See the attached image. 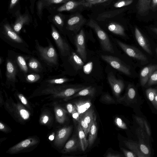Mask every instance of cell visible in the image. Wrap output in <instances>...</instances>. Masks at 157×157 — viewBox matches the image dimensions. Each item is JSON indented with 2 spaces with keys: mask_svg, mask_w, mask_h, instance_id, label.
I'll return each mask as SVG.
<instances>
[{
  "mask_svg": "<svg viewBox=\"0 0 157 157\" xmlns=\"http://www.w3.org/2000/svg\"><path fill=\"white\" fill-rule=\"evenodd\" d=\"M108 30L112 33L118 35L124 36L125 33L124 28L117 23L112 22L108 27Z\"/></svg>",
  "mask_w": 157,
  "mask_h": 157,
  "instance_id": "obj_25",
  "label": "cell"
},
{
  "mask_svg": "<svg viewBox=\"0 0 157 157\" xmlns=\"http://www.w3.org/2000/svg\"><path fill=\"white\" fill-rule=\"evenodd\" d=\"M157 89L149 88L146 90L147 96L148 99L152 103L156 108L155 102V98L157 92Z\"/></svg>",
  "mask_w": 157,
  "mask_h": 157,
  "instance_id": "obj_33",
  "label": "cell"
},
{
  "mask_svg": "<svg viewBox=\"0 0 157 157\" xmlns=\"http://www.w3.org/2000/svg\"><path fill=\"white\" fill-rule=\"evenodd\" d=\"M75 42L76 47L77 53L85 62L87 55L86 49L85 35L84 31L81 29L76 36Z\"/></svg>",
  "mask_w": 157,
  "mask_h": 157,
  "instance_id": "obj_8",
  "label": "cell"
},
{
  "mask_svg": "<svg viewBox=\"0 0 157 157\" xmlns=\"http://www.w3.org/2000/svg\"><path fill=\"white\" fill-rule=\"evenodd\" d=\"M88 139V146L91 147L94 143L97 134V124L95 119L94 118L92 124L89 132Z\"/></svg>",
  "mask_w": 157,
  "mask_h": 157,
  "instance_id": "obj_24",
  "label": "cell"
},
{
  "mask_svg": "<svg viewBox=\"0 0 157 157\" xmlns=\"http://www.w3.org/2000/svg\"><path fill=\"white\" fill-rule=\"evenodd\" d=\"M71 114L73 118L75 121H78L80 118V115L78 112L75 105L73 106V110Z\"/></svg>",
  "mask_w": 157,
  "mask_h": 157,
  "instance_id": "obj_42",
  "label": "cell"
},
{
  "mask_svg": "<svg viewBox=\"0 0 157 157\" xmlns=\"http://www.w3.org/2000/svg\"><path fill=\"white\" fill-rule=\"evenodd\" d=\"M78 124L81 126L83 130L86 137L89 133L90 128L88 125L83 120L82 116L80 115L79 120L78 121Z\"/></svg>",
  "mask_w": 157,
  "mask_h": 157,
  "instance_id": "obj_34",
  "label": "cell"
},
{
  "mask_svg": "<svg viewBox=\"0 0 157 157\" xmlns=\"http://www.w3.org/2000/svg\"><path fill=\"white\" fill-rule=\"evenodd\" d=\"M155 102L156 106V108L157 109V90L155 98Z\"/></svg>",
  "mask_w": 157,
  "mask_h": 157,
  "instance_id": "obj_56",
  "label": "cell"
},
{
  "mask_svg": "<svg viewBox=\"0 0 157 157\" xmlns=\"http://www.w3.org/2000/svg\"><path fill=\"white\" fill-rule=\"evenodd\" d=\"M69 59L76 70L81 69L84 64V61L82 59L74 52H72L70 55Z\"/></svg>",
  "mask_w": 157,
  "mask_h": 157,
  "instance_id": "obj_19",
  "label": "cell"
},
{
  "mask_svg": "<svg viewBox=\"0 0 157 157\" xmlns=\"http://www.w3.org/2000/svg\"><path fill=\"white\" fill-rule=\"evenodd\" d=\"M36 48L42 59L48 65L56 66L58 65V56L53 45L49 42V45L44 47L36 40Z\"/></svg>",
  "mask_w": 157,
  "mask_h": 157,
  "instance_id": "obj_1",
  "label": "cell"
},
{
  "mask_svg": "<svg viewBox=\"0 0 157 157\" xmlns=\"http://www.w3.org/2000/svg\"><path fill=\"white\" fill-rule=\"evenodd\" d=\"M55 112L57 121L59 123H63L66 118V111L60 107L57 106L55 108Z\"/></svg>",
  "mask_w": 157,
  "mask_h": 157,
  "instance_id": "obj_26",
  "label": "cell"
},
{
  "mask_svg": "<svg viewBox=\"0 0 157 157\" xmlns=\"http://www.w3.org/2000/svg\"><path fill=\"white\" fill-rule=\"evenodd\" d=\"M72 128L71 126L63 127L59 130L55 137L54 144L58 147L62 146L70 135Z\"/></svg>",
  "mask_w": 157,
  "mask_h": 157,
  "instance_id": "obj_13",
  "label": "cell"
},
{
  "mask_svg": "<svg viewBox=\"0 0 157 157\" xmlns=\"http://www.w3.org/2000/svg\"><path fill=\"white\" fill-rule=\"evenodd\" d=\"M152 0H138L136 6L137 12L141 16L147 15L151 9Z\"/></svg>",
  "mask_w": 157,
  "mask_h": 157,
  "instance_id": "obj_17",
  "label": "cell"
},
{
  "mask_svg": "<svg viewBox=\"0 0 157 157\" xmlns=\"http://www.w3.org/2000/svg\"><path fill=\"white\" fill-rule=\"evenodd\" d=\"M28 66L31 70L37 72L39 71L41 68L40 62L34 58H31L29 60Z\"/></svg>",
  "mask_w": 157,
  "mask_h": 157,
  "instance_id": "obj_31",
  "label": "cell"
},
{
  "mask_svg": "<svg viewBox=\"0 0 157 157\" xmlns=\"http://www.w3.org/2000/svg\"><path fill=\"white\" fill-rule=\"evenodd\" d=\"M135 35L136 39L139 45L147 53L151 55L152 52L148 43L145 37L137 27L135 28Z\"/></svg>",
  "mask_w": 157,
  "mask_h": 157,
  "instance_id": "obj_16",
  "label": "cell"
},
{
  "mask_svg": "<svg viewBox=\"0 0 157 157\" xmlns=\"http://www.w3.org/2000/svg\"><path fill=\"white\" fill-rule=\"evenodd\" d=\"M81 6L91 7L92 6L90 3L86 2L85 0L78 1L70 0L59 7L57 10L59 12L71 11Z\"/></svg>",
  "mask_w": 157,
  "mask_h": 157,
  "instance_id": "obj_12",
  "label": "cell"
},
{
  "mask_svg": "<svg viewBox=\"0 0 157 157\" xmlns=\"http://www.w3.org/2000/svg\"><path fill=\"white\" fill-rule=\"evenodd\" d=\"M97 0H86V1L88 2L91 3L94 2H95Z\"/></svg>",
  "mask_w": 157,
  "mask_h": 157,
  "instance_id": "obj_59",
  "label": "cell"
},
{
  "mask_svg": "<svg viewBox=\"0 0 157 157\" xmlns=\"http://www.w3.org/2000/svg\"><path fill=\"white\" fill-rule=\"evenodd\" d=\"M128 98L131 99H133L136 95V91L131 86L129 87L127 93Z\"/></svg>",
  "mask_w": 157,
  "mask_h": 157,
  "instance_id": "obj_44",
  "label": "cell"
},
{
  "mask_svg": "<svg viewBox=\"0 0 157 157\" xmlns=\"http://www.w3.org/2000/svg\"><path fill=\"white\" fill-rule=\"evenodd\" d=\"M17 74V68L16 64L12 60L8 59L6 63V81L14 82Z\"/></svg>",
  "mask_w": 157,
  "mask_h": 157,
  "instance_id": "obj_14",
  "label": "cell"
},
{
  "mask_svg": "<svg viewBox=\"0 0 157 157\" xmlns=\"http://www.w3.org/2000/svg\"><path fill=\"white\" fill-rule=\"evenodd\" d=\"M106 156L107 157H121V156L118 154L109 152L107 154Z\"/></svg>",
  "mask_w": 157,
  "mask_h": 157,
  "instance_id": "obj_52",
  "label": "cell"
},
{
  "mask_svg": "<svg viewBox=\"0 0 157 157\" xmlns=\"http://www.w3.org/2000/svg\"><path fill=\"white\" fill-rule=\"evenodd\" d=\"M107 79L114 94L118 98L124 87L123 82L121 79L117 78L112 72L108 74Z\"/></svg>",
  "mask_w": 157,
  "mask_h": 157,
  "instance_id": "obj_9",
  "label": "cell"
},
{
  "mask_svg": "<svg viewBox=\"0 0 157 157\" xmlns=\"http://www.w3.org/2000/svg\"><path fill=\"white\" fill-rule=\"evenodd\" d=\"M156 53L157 54V48H156Z\"/></svg>",
  "mask_w": 157,
  "mask_h": 157,
  "instance_id": "obj_60",
  "label": "cell"
},
{
  "mask_svg": "<svg viewBox=\"0 0 157 157\" xmlns=\"http://www.w3.org/2000/svg\"><path fill=\"white\" fill-rule=\"evenodd\" d=\"M157 70V65H152L146 66L141 70L140 76L142 86H144L145 85L151 75Z\"/></svg>",
  "mask_w": 157,
  "mask_h": 157,
  "instance_id": "obj_15",
  "label": "cell"
},
{
  "mask_svg": "<svg viewBox=\"0 0 157 157\" xmlns=\"http://www.w3.org/2000/svg\"><path fill=\"white\" fill-rule=\"evenodd\" d=\"M92 69V63H90L86 64L83 67V71L84 73L89 74L91 71Z\"/></svg>",
  "mask_w": 157,
  "mask_h": 157,
  "instance_id": "obj_45",
  "label": "cell"
},
{
  "mask_svg": "<svg viewBox=\"0 0 157 157\" xmlns=\"http://www.w3.org/2000/svg\"><path fill=\"white\" fill-rule=\"evenodd\" d=\"M0 129L3 131H5L6 130L5 126L1 122H0Z\"/></svg>",
  "mask_w": 157,
  "mask_h": 157,
  "instance_id": "obj_55",
  "label": "cell"
},
{
  "mask_svg": "<svg viewBox=\"0 0 157 157\" xmlns=\"http://www.w3.org/2000/svg\"><path fill=\"white\" fill-rule=\"evenodd\" d=\"M18 0H11L10 4V8H12L16 4Z\"/></svg>",
  "mask_w": 157,
  "mask_h": 157,
  "instance_id": "obj_54",
  "label": "cell"
},
{
  "mask_svg": "<svg viewBox=\"0 0 157 157\" xmlns=\"http://www.w3.org/2000/svg\"><path fill=\"white\" fill-rule=\"evenodd\" d=\"M80 147L79 139L76 137L72 138L65 145L62 151V152L66 153L76 150Z\"/></svg>",
  "mask_w": 157,
  "mask_h": 157,
  "instance_id": "obj_18",
  "label": "cell"
},
{
  "mask_svg": "<svg viewBox=\"0 0 157 157\" xmlns=\"http://www.w3.org/2000/svg\"><path fill=\"white\" fill-rule=\"evenodd\" d=\"M135 118L137 123L140 126V128L144 131L145 130V127L148 125L147 121L143 118L138 117H136Z\"/></svg>",
  "mask_w": 157,
  "mask_h": 157,
  "instance_id": "obj_38",
  "label": "cell"
},
{
  "mask_svg": "<svg viewBox=\"0 0 157 157\" xmlns=\"http://www.w3.org/2000/svg\"><path fill=\"white\" fill-rule=\"evenodd\" d=\"M94 111L92 109H89L84 113L81 114L82 119L90 128L93 122Z\"/></svg>",
  "mask_w": 157,
  "mask_h": 157,
  "instance_id": "obj_28",
  "label": "cell"
},
{
  "mask_svg": "<svg viewBox=\"0 0 157 157\" xmlns=\"http://www.w3.org/2000/svg\"><path fill=\"white\" fill-rule=\"evenodd\" d=\"M122 151L125 156L127 157H136V155L133 152L126 150L125 149L122 148Z\"/></svg>",
  "mask_w": 157,
  "mask_h": 157,
  "instance_id": "obj_46",
  "label": "cell"
},
{
  "mask_svg": "<svg viewBox=\"0 0 157 157\" xmlns=\"http://www.w3.org/2000/svg\"><path fill=\"white\" fill-rule=\"evenodd\" d=\"M101 100L107 104L114 103L115 102L114 99L108 94H105L103 95L102 97Z\"/></svg>",
  "mask_w": 157,
  "mask_h": 157,
  "instance_id": "obj_41",
  "label": "cell"
},
{
  "mask_svg": "<svg viewBox=\"0 0 157 157\" xmlns=\"http://www.w3.org/2000/svg\"><path fill=\"white\" fill-rule=\"evenodd\" d=\"M16 62L21 71L25 73L28 71V67L24 57L21 55H18L16 58Z\"/></svg>",
  "mask_w": 157,
  "mask_h": 157,
  "instance_id": "obj_30",
  "label": "cell"
},
{
  "mask_svg": "<svg viewBox=\"0 0 157 157\" xmlns=\"http://www.w3.org/2000/svg\"><path fill=\"white\" fill-rule=\"evenodd\" d=\"M40 78L39 75L36 74H30L26 76V81L29 82H34L39 80Z\"/></svg>",
  "mask_w": 157,
  "mask_h": 157,
  "instance_id": "obj_35",
  "label": "cell"
},
{
  "mask_svg": "<svg viewBox=\"0 0 157 157\" xmlns=\"http://www.w3.org/2000/svg\"><path fill=\"white\" fill-rule=\"evenodd\" d=\"M115 124L119 128L123 129H127V126L125 123L120 117H117L115 119Z\"/></svg>",
  "mask_w": 157,
  "mask_h": 157,
  "instance_id": "obj_39",
  "label": "cell"
},
{
  "mask_svg": "<svg viewBox=\"0 0 157 157\" xmlns=\"http://www.w3.org/2000/svg\"><path fill=\"white\" fill-rule=\"evenodd\" d=\"M107 0H97L95 2H94L90 3L91 6H92V5L104 2L107 1Z\"/></svg>",
  "mask_w": 157,
  "mask_h": 157,
  "instance_id": "obj_53",
  "label": "cell"
},
{
  "mask_svg": "<svg viewBox=\"0 0 157 157\" xmlns=\"http://www.w3.org/2000/svg\"><path fill=\"white\" fill-rule=\"evenodd\" d=\"M68 78H57L48 79L45 81V82L48 85H59L63 84L69 81Z\"/></svg>",
  "mask_w": 157,
  "mask_h": 157,
  "instance_id": "obj_32",
  "label": "cell"
},
{
  "mask_svg": "<svg viewBox=\"0 0 157 157\" xmlns=\"http://www.w3.org/2000/svg\"><path fill=\"white\" fill-rule=\"evenodd\" d=\"M3 31L2 33L5 37L10 42L15 44V45H25L26 44L23 39L9 24H7L4 25Z\"/></svg>",
  "mask_w": 157,
  "mask_h": 157,
  "instance_id": "obj_7",
  "label": "cell"
},
{
  "mask_svg": "<svg viewBox=\"0 0 157 157\" xmlns=\"http://www.w3.org/2000/svg\"><path fill=\"white\" fill-rule=\"evenodd\" d=\"M86 87L82 85L56 86L48 88L44 92L53 94L56 97L68 98L71 96Z\"/></svg>",
  "mask_w": 157,
  "mask_h": 157,
  "instance_id": "obj_2",
  "label": "cell"
},
{
  "mask_svg": "<svg viewBox=\"0 0 157 157\" xmlns=\"http://www.w3.org/2000/svg\"><path fill=\"white\" fill-rule=\"evenodd\" d=\"M38 142V140L34 138L26 139L11 147L7 151L11 154L17 153L26 148L33 146Z\"/></svg>",
  "mask_w": 157,
  "mask_h": 157,
  "instance_id": "obj_10",
  "label": "cell"
},
{
  "mask_svg": "<svg viewBox=\"0 0 157 157\" xmlns=\"http://www.w3.org/2000/svg\"><path fill=\"white\" fill-rule=\"evenodd\" d=\"M133 2V0H122L116 2L114 5V6L116 8H120L129 5Z\"/></svg>",
  "mask_w": 157,
  "mask_h": 157,
  "instance_id": "obj_37",
  "label": "cell"
},
{
  "mask_svg": "<svg viewBox=\"0 0 157 157\" xmlns=\"http://www.w3.org/2000/svg\"><path fill=\"white\" fill-rule=\"evenodd\" d=\"M49 119V117L47 115H44L42 117L41 119V123L45 124L48 121Z\"/></svg>",
  "mask_w": 157,
  "mask_h": 157,
  "instance_id": "obj_50",
  "label": "cell"
},
{
  "mask_svg": "<svg viewBox=\"0 0 157 157\" xmlns=\"http://www.w3.org/2000/svg\"><path fill=\"white\" fill-rule=\"evenodd\" d=\"M77 131L80 147L83 151H84L88 146V140L86 139L83 130L79 124L77 126Z\"/></svg>",
  "mask_w": 157,
  "mask_h": 157,
  "instance_id": "obj_23",
  "label": "cell"
},
{
  "mask_svg": "<svg viewBox=\"0 0 157 157\" xmlns=\"http://www.w3.org/2000/svg\"><path fill=\"white\" fill-rule=\"evenodd\" d=\"M139 145L141 151L145 155H147L149 154V150L145 144L142 143V142H140V144Z\"/></svg>",
  "mask_w": 157,
  "mask_h": 157,
  "instance_id": "obj_43",
  "label": "cell"
},
{
  "mask_svg": "<svg viewBox=\"0 0 157 157\" xmlns=\"http://www.w3.org/2000/svg\"><path fill=\"white\" fill-rule=\"evenodd\" d=\"M54 139V136L53 135H51L49 137V139L50 140H52Z\"/></svg>",
  "mask_w": 157,
  "mask_h": 157,
  "instance_id": "obj_58",
  "label": "cell"
},
{
  "mask_svg": "<svg viewBox=\"0 0 157 157\" xmlns=\"http://www.w3.org/2000/svg\"><path fill=\"white\" fill-rule=\"evenodd\" d=\"M54 19L56 23L60 25L63 26V22L61 17L59 15H56L54 17Z\"/></svg>",
  "mask_w": 157,
  "mask_h": 157,
  "instance_id": "obj_47",
  "label": "cell"
},
{
  "mask_svg": "<svg viewBox=\"0 0 157 157\" xmlns=\"http://www.w3.org/2000/svg\"><path fill=\"white\" fill-rule=\"evenodd\" d=\"M117 44L129 56L142 61L147 60V57L140 51L136 48L126 44L118 39H116Z\"/></svg>",
  "mask_w": 157,
  "mask_h": 157,
  "instance_id": "obj_6",
  "label": "cell"
},
{
  "mask_svg": "<svg viewBox=\"0 0 157 157\" xmlns=\"http://www.w3.org/2000/svg\"><path fill=\"white\" fill-rule=\"evenodd\" d=\"M157 83V70L155 71L149 78L148 85L151 86Z\"/></svg>",
  "mask_w": 157,
  "mask_h": 157,
  "instance_id": "obj_40",
  "label": "cell"
},
{
  "mask_svg": "<svg viewBox=\"0 0 157 157\" xmlns=\"http://www.w3.org/2000/svg\"><path fill=\"white\" fill-rule=\"evenodd\" d=\"M70 0H39L37 4L38 12L41 15L42 10L44 6L53 4L65 3Z\"/></svg>",
  "mask_w": 157,
  "mask_h": 157,
  "instance_id": "obj_21",
  "label": "cell"
},
{
  "mask_svg": "<svg viewBox=\"0 0 157 157\" xmlns=\"http://www.w3.org/2000/svg\"><path fill=\"white\" fill-rule=\"evenodd\" d=\"M86 22L80 15H76L70 18L67 21V29L75 33L78 32Z\"/></svg>",
  "mask_w": 157,
  "mask_h": 157,
  "instance_id": "obj_11",
  "label": "cell"
},
{
  "mask_svg": "<svg viewBox=\"0 0 157 157\" xmlns=\"http://www.w3.org/2000/svg\"><path fill=\"white\" fill-rule=\"evenodd\" d=\"M29 21V16L27 14H19L13 27V29L17 33L20 32L23 25L27 24Z\"/></svg>",
  "mask_w": 157,
  "mask_h": 157,
  "instance_id": "obj_20",
  "label": "cell"
},
{
  "mask_svg": "<svg viewBox=\"0 0 157 157\" xmlns=\"http://www.w3.org/2000/svg\"><path fill=\"white\" fill-rule=\"evenodd\" d=\"M91 105V102L88 101H80L75 103L77 109L80 115L89 109Z\"/></svg>",
  "mask_w": 157,
  "mask_h": 157,
  "instance_id": "obj_29",
  "label": "cell"
},
{
  "mask_svg": "<svg viewBox=\"0 0 157 157\" xmlns=\"http://www.w3.org/2000/svg\"><path fill=\"white\" fill-rule=\"evenodd\" d=\"M51 34L61 55L63 56L70 55V48L68 44L52 26Z\"/></svg>",
  "mask_w": 157,
  "mask_h": 157,
  "instance_id": "obj_5",
  "label": "cell"
},
{
  "mask_svg": "<svg viewBox=\"0 0 157 157\" xmlns=\"http://www.w3.org/2000/svg\"><path fill=\"white\" fill-rule=\"evenodd\" d=\"M95 32L103 50L106 52L114 53V51L112 44L107 34L93 19H91L87 24Z\"/></svg>",
  "mask_w": 157,
  "mask_h": 157,
  "instance_id": "obj_3",
  "label": "cell"
},
{
  "mask_svg": "<svg viewBox=\"0 0 157 157\" xmlns=\"http://www.w3.org/2000/svg\"><path fill=\"white\" fill-rule=\"evenodd\" d=\"M18 112L21 117L24 120H28L30 117L29 112L24 108L19 107L18 108Z\"/></svg>",
  "mask_w": 157,
  "mask_h": 157,
  "instance_id": "obj_36",
  "label": "cell"
},
{
  "mask_svg": "<svg viewBox=\"0 0 157 157\" xmlns=\"http://www.w3.org/2000/svg\"><path fill=\"white\" fill-rule=\"evenodd\" d=\"M73 105L71 103H69L67 105V109L68 112L70 114L71 113L73 110Z\"/></svg>",
  "mask_w": 157,
  "mask_h": 157,
  "instance_id": "obj_51",
  "label": "cell"
},
{
  "mask_svg": "<svg viewBox=\"0 0 157 157\" xmlns=\"http://www.w3.org/2000/svg\"><path fill=\"white\" fill-rule=\"evenodd\" d=\"M151 30L157 34V27H154L151 28Z\"/></svg>",
  "mask_w": 157,
  "mask_h": 157,
  "instance_id": "obj_57",
  "label": "cell"
},
{
  "mask_svg": "<svg viewBox=\"0 0 157 157\" xmlns=\"http://www.w3.org/2000/svg\"><path fill=\"white\" fill-rule=\"evenodd\" d=\"M125 145L129 149L132 150L139 157H145L147 156L144 154L141 151L140 146L136 142L129 141H124Z\"/></svg>",
  "mask_w": 157,
  "mask_h": 157,
  "instance_id": "obj_22",
  "label": "cell"
},
{
  "mask_svg": "<svg viewBox=\"0 0 157 157\" xmlns=\"http://www.w3.org/2000/svg\"><path fill=\"white\" fill-rule=\"evenodd\" d=\"M18 96L19 98L23 105H28V103L27 101L23 94H19Z\"/></svg>",
  "mask_w": 157,
  "mask_h": 157,
  "instance_id": "obj_48",
  "label": "cell"
},
{
  "mask_svg": "<svg viewBox=\"0 0 157 157\" xmlns=\"http://www.w3.org/2000/svg\"><path fill=\"white\" fill-rule=\"evenodd\" d=\"M101 58L116 69L126 75H130L131 73L128 66L118 58L107 55H102Z\"/></svg>",
  "mask_w": 157,
  "mask_h": 157,
  "instance_id": "obj_4",
  "label": "cell"
},
{
  "mask_svg": "<svg viewBox=\"0 0 157 157\" xmlns=\"http://www.w3.org/2000/svg\"><path fill=\"white\" fill-rule=\"evenodd\" d=\"M151 10L153 11L157 10V0H152Z\"/></svg>",
  "mask_w": 157,
  "mask_h": 157,
  "instance_id": "obj_49",
  "label": "cell"
},
{
  "mask_svg": "<svg viewBox=\"0 0 157 157\" xmlns=\"http://www.w3.org/2000/svg\"><path fill=\"white\" fill-rule=\"evenodd\" d=\"M96 91L95 88L92 86L86 87L73 95V98L81 96H93Z\"/></svg>",
  "mask_w": 157,
  "mask_h": 157,
  "instance_id": "obj_27",
  "label": "cell"
}]
</instances>
